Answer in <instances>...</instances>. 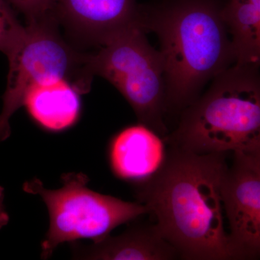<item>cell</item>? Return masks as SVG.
Returning <instances> with one entry per match:
<instances>
[{"mask_svg": "<svg viewBox=\"0 0 260 260\" xmlns=\"http://www.w3.org/2000/svg\"><path fill=\"white\" fill-rule=\"evenodd\" d=\"M227 167L225 153L172 146L160 170L140 184V203L183 259H237L223 226L220 185Z\"/></svg>", "mask_w": 260, "mask_h": 260, "instance_id": "cell-1", "label": "cell"}, {"mask_svg": "<svg viewBox=\"0 0 260 260\" xmlns=\"http://www.w3.org/2000/svg\"><path fill=\"white\" fill-rule=\"evenodd\" d=\"M140 23L160 42L167 107H189L205 84L235 64L220 9L211 0H177L149 16L141 12Z\"/></svg>", "mask_w": 260, "mask_h": 260, "instance_id": "cell-2", "label": "cell"}, {"mask_svg": "<svg viewBox=\"0 0 260 260\" xmlns=\"http://www.w3.org/2000/svg\"><path fill=\"white\" fill-rule=\"evenodd\" d=\"M258 67L234 65L186 108L169 142L198 154L260 152Z\"/></svg>", "mask_w": 260, "mask_h": 260, "instance_id": "cell-3", "label": "cell"}, {"mask_svg": "<svg viewBox=\"0 0 260 260\" xmlns=\"http://www.w3.org/2000/svg\"><path fill=\"white\" fill-rule=\"evenodd\" d=\"M99 46L96 54L84 57L87 74L99 75L112 84L133 108L139 123L164 138L167 131L164 59L149 43L140 18Z\"/></svg>", "mask_w": 260, "mask_h": 260, "instance_id": "cell-4", "label": "cell"}, {"mask_svg": "<svg viewBox=\"0 0 260 260\" xmlns=\"http://www.w3.org/2000/svg\"><path fill=\"white\" fill-rule=\"evenodd\" d=\"M62 179V187L54 190L44 189L38 179L24 185L28 192L41 195L49 210L50 226L42 243L44 257L63 242L85 238L102 240L116 227L148 213L140 203L90 190L83 174H70Z\"/></svg>", "mask_w": 260, "mask_h": 260, "instance_id": "cell-5", "label": "cell"}, {"mask_svg": "<svg viewBox=\"0 0 260 260\" xmlns=\"http://www.w3.org/2000/svg\"><path fill=\"white\" fill-rule=\"evenodd\" d=\"M52 22L53 15H49L28 23L23 37L7 56L9 73L0 113V142L9 137L10 119L23 107L32 86L60 78L72 82L75 67L84 64L85 56L77 54L65 44Z\"/></svg>", "mask_w": 260, "mask_h": 260, "instance_id": "cell-6", "label": "cell"}, {"mask_svg": "<svg viewBox=\"0 0 260 260\" xmlns=\"http://www.w3.org/2000/svg\"><path fill=\"white\" fill-rule=\"evenodd\" d=\"M220 185V198L237 259H256L260 251V152L234 153Z\"/></svg>", "mask_w": 260, "mask_h": 260, "instance_id": "cell-7", "label": "cell"}, {"mask_svg": "<svg viewBox=\"0 0 260 260\" xmlns=\"http://www.w3.org/2000/svg\"><path fill=\"white\" fill-rule=\"evenodd\" d=\"M52 14L99 45L139 20L141 10L137 0H55Z\"/></svg>", "mask_w": 260, "mask_h": 260, "instance_id": "cell-8", "label": "cell"}, {"mask_svg": "<svg viewBox=\"0 0 260 260\" xmlns=\"http://www.w3.org/2000/svg\"><path fill=\"white\" fill-rule=\"evenodd\" d=\"M167 155L162 137L140 123L119 132L109 149L111 167L116 177L140 184L160 170Z\"/></svg>", "mask_w": 260, "mask_h": 260, "instance_id": "cell-9", "label": "cell"}, {"mask_svg": "<svg viewBox=\"0 0 260 260\" xmlns=\"http://www.w3.org/2000/svg\"><path fill=\"white\" fill-rule=\"evenodd\" d=\"M78 91L74 84L64 78L49 80L32 86L25 95L23 106L41 125L59 131L70 127L78 119Z\"/></svg>", "mask_w": 260, "mask_h": 260, "instance_id": "cell-10", "label": "cell"}, {"mask_svg": "<svg viewBox=\"0 0 260 260\" xmlns=\"http://www.w3.org/2000/svg\"><path fill=\"white\" fill-rule=\"evenodd\" d=\"M84 257L91 259L168 260L179 256L155 225L132 228L118 237L95 242Z\"/></svg>", "mask_w": 260, "mask_h": 260, "instance_id": "cell-11", "label": "cell"}, {"mask_svg": "<svg viewBox=\"0 0 260 260\" xmlns=\"http://www.w3.org/2000/svg\"><path fill=\"white\" fill-rule=\"evenodd\" d=\"M220 15L232 40L235 65L259 66L260 0H229Z\"/></svg>", "mask_w": 260, "mask_h": 260, "instance_id": "cell-12", "label": "cell"}, {"mask_svg": "<svg viewBox=\"0 0 260 260\" xmlns=\"http://www.w3.org/2000/svg\"><path fill=\"white\" fill-rule=\"evenodd\" d=\"M25 32L11 5L0 0V51L8 56L18 45Z\"/></svg>", "mask_w": 260, "mask_h": 260, "instance_id": "cell-13", "label": "cell"}, {"mask_svg": "<svg viewBox=\"0 0 260 260\" xmlns=\"http://www.w3.org/2000/svg\"><path fill=\"white\" fill-rule=\"evenodd\" d=\"M12 8L25 15L28 23L52 14L55 0H6Z\"/></svg>", "mask_w": 260, "mask_h": 260, "instance_id": "cell-14", "label": "cell"}]
</instances>
